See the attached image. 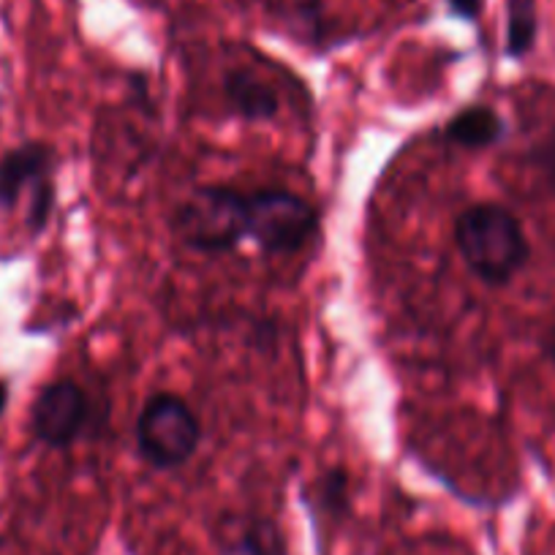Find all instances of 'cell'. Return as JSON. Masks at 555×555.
I'll return each instance as SVG.
<instances>
[{
  "label": "cell",
  "instance_id": "1",
  "mask_svg": "<svg viewBox=\"0 0 555 555\" xmlns=\"http://www.w3.org/2000/svg\"><path fill=\"white\" fill-rule=\"evenodd\" d=\"M455 245L468 270L488 286H506L531 259L522 223L495 202H477L455 221Z\"/></svg>",
  "mask_w": 555,
  "mask_h": 555
},
{
  "label": "cell",
  "instance_id": "2",
  "mask_svg": "<svg viewBox=\"0 0 555 555\" xmlns=\"http://www.w3.org/2000/svg\"><path fill=\"white\" fill-rule=\"evenodd\" d=\"M178 237L199 254H229L248 237V196L229 185H199L172 218Z\"/></svg>",
  "mask_w": 555,
  "mask_h": 555
},
{
  "label": "cell",
  "instance_id": "3",
  "mask_svg": "<svg viewBox=\"0 0 555 555\" xmlns=\"http://www.w3.org/2000/svg\"><path fill=\"white\" fill-rule=\"evenodd\" d=\"M199 416L180 395L158 392L139 411L137 450L158 472L185 466L199 450Z\"/></svg>",
  "mask_w": 555,
  "mask_h": 555
},
{
  "label": "cell",
  "instance_id": "4",
  "mask_svg": "<svg viewBox=\"0 0 555 555\" xmlns=\"http://www.w3.org/2000/svg\"><path fill=\"white\" fill-rule=\"evenodd\" d=\"M317 207L284 189H261L248 194V240L264 254H297L317 234Z\"/></svg>",
  "mask_w": 555,
  "mask_h": 555
},
{
  "label": "cell",
  "instance_id": "5",
  "mask_svg": "<svg viewBox=\"0 0 555 555\" xmlns=\"http://www.w3.org/2000/svg\"><path fill=\"white\" fill-rule=\"evenodd\" d=\"M90 416L88 392L74 378L47 384L30 411V428L44 447L66 450L82 436Z\"/></svg>",
  "mask_w": 555,
  "mask_h": 555
},
{
  "label": "cell",
  "instance_id": "6",
  "mask_svg": "<svg viewBox=\"0 0 555 555\" xmlns=\"http://www.w3.org/2000/svg\"><path fill=\"white\" fill-rule=\"evenodd\" d=\"M55 151L44 142H25L0 158V210H14L25 191L52 178Z\"/></svg>",
  "mask_w": 555,
  "mask_h": 555
},
{
  "label": "cell",
  "instance_id": "7",
  "mask_svg": "<svg viewBox=\"0 0 555 555\" xmlns=\"http://www.w3.org/2000/svg\"><path fill=\"white\" fill-rule=\"evenodd\" d=\"M223 99L240 120L248 122L272 120L281 109L275 90L250 72H229L223 77Z\"/></svg>",
  "mask_w": 555,
  "mask_h": 555
},
{
  "label": "cell",
  "instance_id": "8",
  "mask_svg": "<svg viewBox=\"0 0 555 555\" xmlns=\"http://www.w3.org/2000/svg\"><path fill=\"white\" fill-rule=\"evenodd\" d=\"M504 137V117L488 104H474L457 112L444 126V139L463 151H488Z\"/></svg>",
  "mask_w": 555,
  "mask_h": 555
},
{
  "label": "cell",
  "instance_id": "9",
  "mask_svg": "<svg viewBox=\"0 0 555 555\" xmlns=\"http://www.w3.org/2000/svg\"><path fill=\"white\" fill-rule=\"evenodd\" d=\"M221 542L227 555H289L281 528L267 517H234Z\"/></svg>",
  "mask_w": 555,
  "mask_h": 555
},
{
  "label": "cell",
  "instance_id": "10",
  "mask_svg": "<svg viewBox=\"0 0 555 555\" xmlns=\"http://www.w3.org/2000/svg\"><path fill=\"white\" fill-rule=\"evenodd\" d=\"M537 3L533 0H509L506 9V55L520 61L537 44Z\"/></svg>",
  "mask_w": 555,
  "mask_h": 555
},
{
  "label": "cell",
  "instance_id": "11",
  "mask_svg": "<svg viewBox=\"0 0 555 555\" xmlns=\"http://www.w3.org/2000/svg\"><path fill=\"white\" fill-rule=\"evenodd\" d=\"M351 488H349V472L340 466L330 468L319 479V506L327 515H344L349 509Z\"/></svg>",
  "mask_w": 555,
  "mask_h": 555
},
{
  "label": "cell",
  "instance_id": "12",
  "mask_svg": "<svg viewBox=\"0 0 555 555\" xmlns=\"http://www.w3.org/2000/svg\"><path fill=\"white\" fill-rule=\"evenodd\" d=\"M52 207H55V185H52V178L44 180V183L36 185L28 194V229L34 234L44 232V227L50 223Z\"/></svg>",
  "mask_w": 555,
  "mask_h": 555
},
{
  "label": "cell",
  "instance_id": "13",
  "mask_svg": "<svg viewBox=\"0 0 555 555\" xmlns=\"http://www.w3.org/2000/svg\"><path fill=\"white\" fill-rule=\"evenodd\" d=\"M447 3L461 20H477L485 7V0H447Z\"/></svg>",
  "mask_w": 555,
  "mask_h": 555
},
{
  "label": "cell",
  "instance_id": "14",
  "mask_svg": "<svg viewBox=\"0 0 555 555\" xmlns=\"http://www.w3.org/2000/svg\"><path fill=\"white\" fill-rule=\"evenodd\" d=\"M542 351H544V357H547V360L555 365V327L542 338Z\"/></svg>",
  "mask_w": 555,
  "mask_h": 555
},
{
  "label": "cell",
  "instance_id": "15",
  "mask_svg": "<svg viewBox=\"0 0 555 555\" xmlns=\"http://www.w3.org/2000/svg\"><path fill=\"white\" fill-rule=\"evenodd\" d=\"M7 403H9V384L0 378V416H3V411H7Z\"/></svg>",
  "mask_w": 555,
  "mask_h": 555
}]
</instances>
